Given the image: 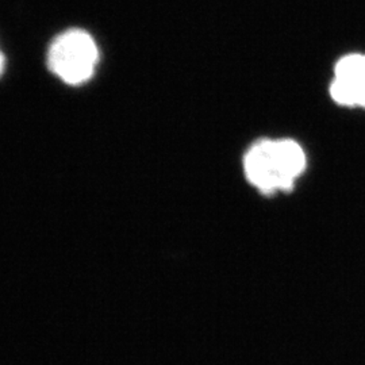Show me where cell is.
<instances>
[{
  "mask_svg": "<svg viewBox=\"0 0 365 365\" xmlns=\"http://www.w3.org/2000/svg\"><path fill=\"white\" fill-rule=\"evenodd\" d=\"M330 93L339 105L365 108L364 54H349L339 60Z\"/></svg>",
  "mask_w": 365,
  "mask_h": 365,
  "instance_id": "obj_3",
  "label": "cell"
},
{
  "mask_svg": "<svg viewBox=\"0 0 365 365\" xmlns=\"http://www.w3.org/2000/svg\"><path fill=\"white\" fill-rule=\"evenodd\" d=\"M306 168V155L292 140H262L244 160L249 182L264 194L288 191Z\"/></svg>",
  "mask_w": 365,
  "mask_h": 365,
  "instance_id": "obj_1",
  "label": "cell"
},
{
  "mask_svg": "<svg viewBox=\"0 0 365 365\" xmlns=\"http://www.w3.org/2000/svg\"><path fill=\"white\" fill-rule=\"evenodd\" d=\"M3 68H4V57H3V54L0 52V73L3 72Z\"/></svg>",
  "mask_w": 365,
  "mask_h": 365,
  "instance_id": "obj_4",
  "label": "cell"
},
{
  "mask_svg": "<svg viewBox=\"0 0 365 365\" xmlns=\"http://www.w3.org/2000/svg\"><path fill=\"white\" fill-rule=\"evenodd\" d=\"M99 61V51L91 36L72 29L54 39L48 53L53 73L66 84L78 86L90 80Z\"/></svg>",
  "mask_w": 365,
  "mask_h": 365,
  "instance_id": "obj_2",
  "label": "cell"
}]
</instances>
